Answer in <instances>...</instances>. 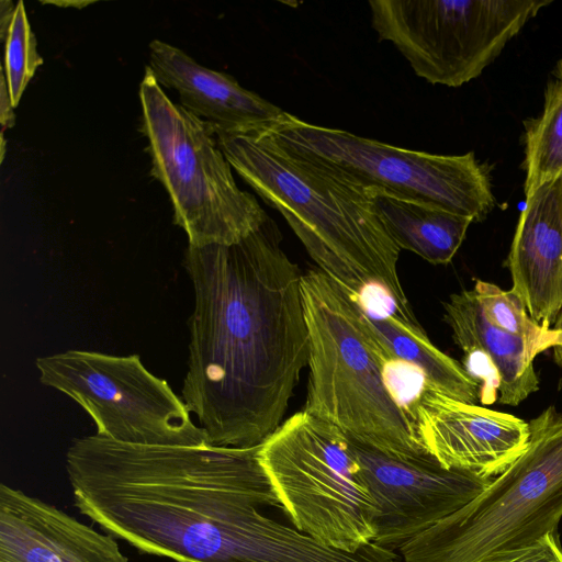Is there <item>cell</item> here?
Listing matches in <instances>:
<instances>
[{
    "instance_id": "obj_25",
    "label": "cell",
    "mask_w": 562,
    "mask_h": 562,
    "mask_svg": "<svg viewBox=\"0 0 562 562\" xmlns=\"http://www.w3.org/2000/svg\"><path fill=\"white\" fill-rule=\"evenodd\" d=\"M45 3H50V4H56V5H61V7H75L76 9H81L90 3H92V1H71V2H57V1H45Z\"/></svg>"
},
{
    "instance_id": "obj_11",
    "label": "cell",
    "mask_w": 562,
    "mask_h": 562,
    "mask_svg": "<svg viewBox=\"0 0 562 562\" xmlns=\"http://www.w3.org/2000/svg\"><path fill=\"white\" fill-rule=\"evenodd\" d=\"M346 436L374 504L372 542L393 551L462 508L492 481L447 469L430 454L401 458Z\"/></svg>"
},
{
    "instance_id": "obj_18",
    "label": "cell",
    "mask_w": 562,
    "mask_h": 562,
    "mask_svg": "<svg viewBox=\"0 0 562 562\" xmlns=\"http://www.w3.org/2000/svg\"><path fill=\"white\" fill-rule=\"evenodd\" d=\"M372 190V199L398 248L432 265L449 263L462 245L471 218L422 201Z\"/></svg>"
},
{
    "instance_id": "obj_7",
    "label": "cell",
    "mask_w": 562,
    "mask_h": 562,
    "mask_svg": "<svg viewBox=\"0 0 562 562\" xmlns=\"http://www.w3.org/2000/svg\"><path fill=\"white\" fill-rule=\"evenodd\" d=\"M261 465L294 528L355 552L374 538V504L347 436L304 409L261 443Z\"/></svg>"
},
{
    "instance_id": "obj_22",
    "label": "cell",
    "mask_w": 562,
    "mask_h": 562,
    "mask_svg": "<svg viewBox=\"0 0 562 562\" xmlns=\"http://www.w3.org/2000/svg\"><path fill=\"white\" fill-rule=\"evenodd\" d=\"M494 562H562V546L557 533H549L536 543Z\"/></svg>"
},
{
    "instance_id": "obj_2",
    "label": "cell",
    "mask_w": 562,
    "mask_h": 562,
    "mask_svg": "<svg viewBox=\"0 0 562 562\" xmlns=\"http://www.w3.org/2000/svg\"><path fill=\"white\" fill-rule=\"evenodd\" d=\"M260 446H144L95 434L70 445L66 470L79 512L139 552L237 562L254 512L279 504Z\"/></svg>"
},
{
    "instance_id": "obj_21",
    "label": "cell",
    "mask_w": 562,
    "mask_h": 562,
    "mask_svg": "<svg viewBox=\"0 0 562 562\" xmlns=\"http://www.w3.org/2000/svg\"><path fill=\"white\" fill-rule=\"evenodd\" d=\"M42 64L24 2L20 0L4 41L3 71L13 108L19 105L27 83Z\"/></svg>"
},
{
    "instance_id": "obj_16",
    "label": "cell",
    "mask_w": 562,
    "mask_h": 562,
    "mask_svg": "<svg viewBox=\"0 0 562 562\" xmlns=\"http://www.w3.org/2000/svg\"><path fill=\"white\" fill-rule=\"evenodd\" d=\"M445 321L465 356V370L484 387L492 386L503 405L517 406L539 390L529 347L519 337L493 326L471 290L451 294L443 303Z\"/></svg>"
},
{
    "instance_id": "obj_13",
    "label": "cell",
    "mask_w": 562,
    "mask_h": 562,
    "mask_svg": "<svg viewBox=\"0 0 562 562\" xmlns=\"http://www.w3.org/2000/svg\"><path fill=\"white\" fill-rule=\"evenodd\" d=\"M506 266L531 318L551 327L562 313V176L526 193Z\"/></svg>"
},
{
    "instance_id": "obj_5",
    "label": "cell",
    "mask_w": 562,
    "mask_h": 562,
    "mask_svg": "<svg viewBox=\"0 0 562 562\" xmlns=\"http://www.w3.org/2000/svg\"><path fill=\"white\" fill-rule=\"evenodd\" d=\"M524 453L462 508L405 543L404 562H494L557 533L562 519V413L529 423Z\"/></svg>"
},
{
    "instance_id": "obj_8",
    "label": "cell",
    "mask_w": 562,
    "mask_h": 562,
    "mask_svg": "<svg viewBox=\"0 0 562 562\" xmlns=\"http://www.w3.org/2000/svg\"><path fill=\"white\" fill-rule=\"evenodd\" d=\"M263 131L280 145L368 189L429 203L473 222L483 220L495 203L472 151L437 155L401 148L314 125L288 112Z\"/></svg>"
},
{
    "instance_id": "obj_9",
    "label": "cell",
    "mask_w": 562,
    "mask_h": 562,
    "mask_svg": "<svg viewBox=\"0 0 562 562\" xmlns=\"http://www.w3.org/2000/svg\"><path fill=\"white\" fill-rule=\"evenodd\" d=\"M549 0H371V23L414 72L460 87L479 77Z\"/></svg>"
},
{
    "instance_id": "obj_1",
    "label": "cell",
    "mask_w": 562,
    "mask_h": 562,
    "mask_svg": "<svg viewBox=\"0 0 562 562\" xmlns=\"http://www.w3.org/2000/svg\"><path fill=\"white\" fill-rule=\"evenodd\" d=\"M268 215L233 245L189 246L194 291L182 400L212 446H260L283 423L310 339L302 276Z\"/></svg>"
},
{
    "instance_id": "obj_19",
    "label": "cell",
    "mask_w": 562,
    "mask_h": 562,
    "mask_svg": "<svg viewBox=\"0 0 562 562\" xmlns=\"http://www.w3.org/2000/svg\"><path fill=\"white\" fill-rule=\"evenodd\" d=\"M525 194L562 176V60L548 85L541 114L526 132Z\"/></svg>"
},
{
    "instance_id": "obj_6",
    "label": "cell",
    "mask_w": 562,
    "mask_h": 562,
    "mask_svg": "<svg viewBox=\"0 0 562 562\" xmlns=\"http://www.w3.org/2000/svg\"><path fill=\"white\" fill-rule=\"evenodd\" d=\"M139 100L150 173L169 194L189 246L233 245L257 229L268 214L236 184L210 124L172 102L149 67Z\"/></svg>"
},
{
    "instance_id": "obj_15",
    "label": "cell",
    "mask_w": 562,
    "mask_h": 562,
    "mask_svg": "<svg viewBox=\"0 0 562 562\" xmlns=\"http://www.w3.org/2000/svg\"><path fill=\"white\" fill-rule=\"evenodd\" d=\"M148 67L160 86L176 90L181 105L207 122L214 132L256 133L285 112L241 87L232 76L200 65L160 40L149 43Z\"/></svg>"
},
{
    "instance_id": "obj_20",
    "label": "cell",
    "mask_w": 562,
    "mask_h": 562,
    "mask_svg": "<svg viewBox=\"0 0 562 562\" xmlns=\"http://www.w3.org/2000/svg\"><path fill=\"white\" fill-rule=\"evenodd\" d=\"M484 317L498 329L521 338L532 356L562 347V329L535 322L522 301L512 291L475 280L472 289Z\"/></svg>"
},
{
    "instance_id": "obj_26",
    "label": "cell",
    "mask_w": 562,
    "mask_h": 562,
    "mask_svg": "<svg viewBox=\"0 0 562 562\" xmlns=\"http://www.w3.org/2000/svg\"><path fill=\"white\" fill-rule=\"evenodd\" d=\"M555 327L562 329V315L558 318ZM553 355L555 363L562 368V347L553 349Z\"/></svg>"
},
{
    "instance_id": "obj_14",
    "label": "cell",
    "mask_w": 562,
    "mask_h": 562,
    "mask_svg": "<svg viewBox=\"0 0 562 562\" xmlns=\"http://www.w3.org/2000/svg\"><path fill=\"white\" fill-rule=\"evenodd\" d=\"M0 562H128L115 538L0 485Z\"/></svg>"
},
{
    "instance_id": "obj_10",
    "label": "cell",
    "mask_w": 562,
    "mask_h": 562,
    "mask_svg": "<svg viewBox=\"0 0 562 562\" xmlns=\"http://www.w3.org/2000/svg\"><path fill=\"white\" fill-rule=\"evenodd\" d=\"M40 382L76 402L97 435L144 446L210 445L182 398L138 355L69 349L35 360Z\"/></svg>"
},
{
    "instance_id": "obj_4",
    "label": "cell",
    "mask_w": 562,
    "mask_h": 562,
    "mask_svg": "<svg viewBox=\"0 0 562 562\" xmlns=\"http://www.w3.org/2000/svg\"><path fill=\"white\" fill-rule=\"evenodd\" d=\"M302 293L310 339L304 411L385 453L429 454L391 387L393 359L353 299L318 268L303 273Z\"/></svg>"
},
{
    "instance_id": "obj_27",
    "label": "cell",
    "mask_w": 562,
    "mask_h": 562,
    "mask_svg": "<svg viewBox=\"0 0 562 562\" xmlns=\"http://www.w3.org/2000/svg\"><path fill=\"white\" fill-rule=\"evenodd\" d=\"M561 315H562V313H561ZM561 315H560V316H561Z\"/></svg>"
},
{
    "instance_id": "obj_17",
    "label": "cell",
    "mask_w": 562,
    "mask_h": 562,
    "mask_svg": "<svg viewBox=\"0 0 562 562\" xmlns=\"http://www.w3.org/2000/svg\"><path fill=\"white\" fill-rule=\"evenodd\" d=\"M348 294L391 359L417 369L430 389L476 404L480 383L460 362L437 348L416 319L404 316L385 290L371 286L359 294Z\"/></svg>"
},
{
    "instance_id": "obj_23",
    "label": "cell",
    "mask_w": 562,
    "mask_h": 562,
    "mask_svg": "<svg viewBox=\"0 0 562 562\" xmlns=\"http://www.w3.org/2000/svg\"><path fill=\"white\" fill-rule=\"evenodd\" d=\"M1 88H0V123H1V132H4L5 128H10L14 125L15 116L13 112V105L11 102V98L8 91V86L5 81V76L3 69H1L0 77Z\"/></svg>"
},
{
    "instance_id": "obj_3",
    "label": "cell",
    "mask_w": 562,
    "mask_h": 562,
    "mask_svg": "<svg viewBox=\"0 0 562 562\" xmlns=\"http://www.w3.org/2000/svg\"><path fill=\"white\" fill-rule=\"evenodd\" d=\"M214 134L232 168L282 214L319 270L350 294L385 290L415 319L397 272L401 249L371 189L290 150L263 130Z\"/></svg>"
},
{
    "instance_id": "obj_24",
    "label": "cell",
    "mask_w": 562,
    "mask_h": 562,
    "mask_svg": "<svg viewBox=\"0 0 562 562\" xmlns=\"http://www.w3.org/2000/svg\"><path fill=\"white\" fill-rule=\"evenodd\" d=\"M15 5L11 0L0 1V36L4 42L13 20Z\"/></svg>"
},
{
    "instance_id": "obj_12",
    "label": "cell",
    "mask_w": 562,
    "mask_h": 562,
    "mask_svg": "<svg viewBox=\"0 0 562 562\" xmlns=\"http://www.w3.org/2000/svg\"><path fill=\"white\" fill-rule=\"evenodd\" d=\"M407 411L423 448L447 469L493 479L526 450L529 424L423 385Z\"/></svg>"
}]
</instances>
